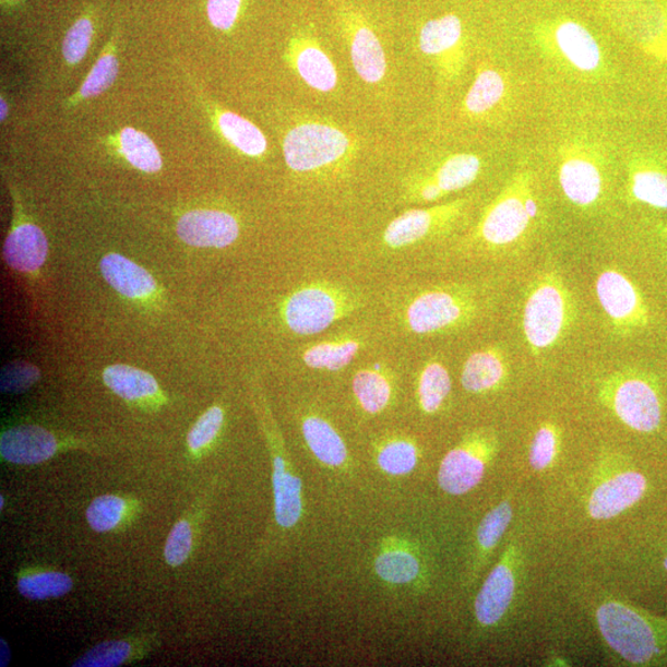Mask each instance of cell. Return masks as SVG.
I'll use <instances>...</instances> for the list:
<instances>
[{
    "mask_svg": "<svg viewBox=\"0 0 667 667\" xmlns=\"http://www.w3.org/2000/svg\"><path fill=\"white\" fill-rule=\"evenodd\" d=\"M103 381L117 396L126 401L152 398L158 393V384L152 373L129 365H111L103 372Z\"/></svg>",
    "mask_w": 667,
    "mask_h": 667,
    "instance_id": "cell-25",
    "label": "cell"
},
{
    "mask_svg": "<svg viewBox=\"0 0 667 667\" xmlns=\"http://www.w3.org/2000/svg\"><path fill=\"white\" fill-rule=\"evenodd\" d=\"M293 61L299 78L307 86L329 93L337 86V71L334 62L315 40H296L293 44Z\"/></svg>",
    "mask_w": 667,
    "mask_h": 667,
    "instance_id": "cell-20",
    "label": "cell"
},
{
    "mask_svg": "<svg viewBox=\"0 0 667 667\" xmlns=\"http://www.w3.org/2000/svg\"><path fill=\"white\" fill-rule=\"evenodd\" d=\"M93 36V25L88 19L83 17L74 24L64 37L62 52L69 63H79L88 51Z\"/></svg>",
    "mask_w": 667,
    "mask_h": 667,
    "instance_id": "cell-44",
    "label": "cell"
},
{
    "mask_svg": "<svg viewBox=\"0 0 667 667\" xmlns=\"http://www.w3.org/2000/svg\"><path fill=\"white\" fill-rule=\"evenodd\" d=\"M72 587V579L63 572H39L17 581L21 595L32 600L58 598L68 595Z\"/></svg>",
    "mask_w": 667,
    "mask_h": 667,
    "instance_id": "cell-35",
    "label": "cell"
},
{
    "mask_svg": "<svg viewBox=\"0 0 667 667\" xmlns=\"http://www.w3.org/2000/svg\"><path fill=\"white\" fill-rule=\"evenodd\" d=\"M514 589L515 580L511 567L505 562L498 563L476 598L477 621L486 627L500 622L512 604Z\"/></svg>",
    "mask_w": 667,
    "mask_h": 667,
    "instance_id": "cell-18",
    "label": "cell"
},
{
    "mask_svg": "<svg viewBox=\"0 0 667 667\" xmlns=\"http://www.w3.org/2000/svg\"><path fill=\"white\" fill-rule=\"evenodd\" d=\"M600 394L619 420L639 433L659 429L663 416L657 381L650 372L627 368L604 380Z\"/></svg>",
    "mask_w": 667,
    "mask_h": 667,
    "instance_id": "cell-4",
    "label": "cell"
},
{
    "mask_svg": "<svg viewBox=\"0 0 667 667\" xmlns=\"http://www.w3.org/2000/svg\"><path fill=\"white\" fill-rule=\"evenodd\" d=\"M120 148L128 162L138 170L155 174L162 170L163 159L158 150L144 133L127 128L120 134Z\"/></svg>",
    "mask_w": 667,
    "mask_h": 667,
    "instance_id": "cell-34",
    "label": "cell"
},
{
    "mask_svg": "<svg viewBox=\"0 0 667 667\" xmlns=\"http://www.w3.org/2000/svg\"><path fill=\"white\" fill-rule=\"evenodd\" d=\"M481 166L480 157L474 154H456L448 157L426 181L437 186L444 196L472 186L480 175Z\"/></svg>",
    "mask_w": 667,
    "mask_h": 667,
    "instance_id": "cell-27",
    "label": "cell"
},
{
    "mask_svg": "<svg viewBox=\"0 0 667 667\" xmlns=\"http://www.w3.org/2000/svg\"><path fill=\"white\" fill-rule=\"evenodd\" d=\"M629 195L657 210H667V174L653 167H633L629 174Z\"/></svg>",
    "mask_w": 667,
    "mask_h": 667,
    "instance_id": "cell-32",
    "label": "cell"
},
{
    "mask_svg": "<svg viewBox=\"0 0 667 667\" xmlns=\"http://www.w3.org/2000/svg\"><path fill=\"white\" fill-rule=\"evenodd\" d=\"M352 152V140L344 130L307 121L288 131L284 141L287 166L295 172H314L340 163Z\"/></svg>",
    "mask_w": 667,
    "mask_h": 667,
    "instance_id": "cell-6",
    "label": "cell"
},
{
    "mask_svg": "<svg viewBox=\"0 0 667 667\" xmlns=\"http://www.w3.org/2000/svg\"><path fill=\"white\" fill-rule=\"evenodd\" d=\"M119 64L115 55L102 56L80 91L82 98L99 96L115 83Z\"/></svg>",
    "mask_w": 667,
    "mask_h": 667,
    "instance_id": "cell-42",
    "label": "cell"
},
{
    "mask_svg": "<svg viewBox=\"0 0 667 667\" xmlns=\"http://www.w3.org/2000/svg\"><path fill=\"white\" fill-rule=\"evenodd\" d=\"M513 516L510 503H501L488 513L478 528L477 540L484 550H491L501 540Z\"/></svg>",
    "mask_w": 667,
    "mask_h": 667,
    "instance_id": "cell-39",
    "label": "cell"
},
{
    "mask_svg": "<svg viewBox=\"0 0 667 667\" xmlns=\"http://www.w3.org/2000/svg\"><path fill=\"white\" fill-rule=\"evenodd\" d=\"M419 450L409 439L396 438L386 441L378 455L383 473L392 476L408 475L418 464Z\"/></svg>",
    "mask_w": 667,
    "mask_h": 667,
    "instance_id": "cell-36",
    "label": "cell"
},
{
    "mask_svg": "<svg viewBox=\"0 0 667 667\" xmlns=\"http://www.w3.org/2000/svg\"><path fill=\"white\" fill-rule=\"evenodd\" d=\"M664 565H665V568L667 570V559L665 560Z\"/></svg>",
    "mask_w": 667,
    "mask_h": 667,
    "instance_id": "cell-51",
    "label": "cell"
},
{
    "mask_svg": "<svg viewBox=\"0 0 667 667\" xmlns=\"http://www.w3.org/2000/svg\"><path fill=\"white\" fill-rule=\"evenodd\" d=\"M0 507H2V509L4 507V497L3 496L0 497Z\"/></svg>",
    "mask_w": 667,
    "mask_h": 667,
    "instance_id": "cell-49",
    "label": "cell"
},
{
    "mask_svg": "<svg viewBox=\"0 0 667 667\" xmlns=\"http://www.w3.org/2000/svg\"><path fill=\"white\" fill-rule=\"evenodd\" d=\"M464 27L455 14H446L429 21L421 27L419 49L422 53L443 59L462 46Z\"/></svg>",
    "mask_w": 667,
    "mask_h": 667,
    "instance_id": "cell-24",
    "label": "cell"
},
{
    "mask_svg": "<svg viewBox=\"0 0 667 667\" xmlns=\"http://www.w3.org/2000/svg\"><path fill=\"white\" fill-rule=\"evenodd\" d=\"M451 392V378L446 366L439 360H430L421 369L418 379V401L420 409L427 415H434Z\"/></svg>",
    "mask_w": 667,
    "mask_h": 667,
    "instance_id": "cell-30",
    "label": "cell"
},
{
    "mask_svg": "<svg viewBox=\"0 0 667 667\" xmlns=\"http://www.w3.org/2000/svg\"><path fill=\"white\" fill-rule=\"evenodd\" d=\"M40 370L32 362L13 361L0 373V389L4 393H23L40 380Z\"/></svg>",
    "mask_w": 667,
    "mask_h": 667,
    "instance_id": "cell-41",
    "label": "cell"
},
{
    "mask_svg": "<svg viewBox=\"0 0 667 667\" xmlns=\"http://www.w3.org/2000/svg\"><path fill=\"white\" fill-rule=\"evenodd\" d=\"M272 485L277 524L285 529L296 527L303 513L302 481L284 453H275Z\"/></svg>",
    "mask_w": 667,
    "mask_h": 667,
    "instance_id": "cell-17",
    "label": "cell"
},
{
    "mask_svg": "<svg viewBox=\"0 0 667 667\" xmlns=\"http://www.w3.org/2000/svg\"><path fill=\"white\" fill-rule=\"evenodd\" d=\"M349 41L353 65L360 79L370 84L381 82L386 76L388 60L379 37L360 24L350 32Z\"/></svg>",
    "mask_w": 667,
    "mask_h": 667,
    "instance_id": "cell-22",
    "label": "cell"
},
{
    "mask_svg": "<svg viewBox=\"0 0 667 667\" xmlns=\"http://www.w3.org/2000/svg\"><path fill=\"white\" fill-rule=\"evenodd\" d=\"M538 214L533 175L521 171L487 206L477 225L476 238L492 249L512 247L529 231Z\"/></svg>",
    "mask_w": 667,
    "mask_h": 667,
    "instance_id": "cell-2",
    "label": "cell"
},
{
    "mask_svg": "<svg viewBox=\"0 0 667 667\" xmlns=\"http://www.w3.org/2000/svg\"><path fill=\"white\" fill-rule=\"evenodd\" d=\"M510 364L502 347L491 345L467 357L462 371L463 388L475 394L500 389L509 379Z\"/></svg>",
    "mask_w": 667,
    "mask_h": 667,
    "instance_id": "cell-16",
    "label": "cell"
},
{
    "mask_svg": "<svg viewBox=\"0 0 667 667\" xmlns=\"http://www.w3.org/2000/svg\"><path fill=\"white\" fill-rule=\"evenodd\" d=\"M539 37L579 72H595L603 63V51L594 34L572 19H557L543 25Z\"/></svg>",
    "mask_w": 667,
    "mask_h": 667,
    "instance_id": "cell-11",
    "label": "cell"
},
{
    "mask_svg": "<svg viewBox=\"0 0 667 667\" xmlns=\"http://www.w3.org/2000/svg\"><path fill=\"white\" fill-rule=\"evenodd\" d=\"M58 451L55 436L37 426L8 429L0 438V454L8 463L37 465L47 462Z\"/></svg>",
    "mask_w": 667,
    "mask_h": 667,
    "instance_id": "cell-15",
    "label": "cell"
},
{
    "mask_svg": "<svg viewBox=\"0 0 667 667\" xmlns=\"http://www.w3.org/2000/svg\"><path fill=\"white\" fill-rule=\"evenodd\" d=\"M0 108H2V110H0V119H2V121L7 118L8 115V106H7V102L4 99H2V102H0Z\"/></svg>",
    "mask_w": 667,
    "mask_h": 667,
    "instance_id": "cell-48",
    "label": "cell"
},
{
    "mask_svg": "<svg viewBox=\"0 0 667 667\" xmlns=\"http://www.w3.org/2000/svg\"><path fill=\"white\" fill-rule=\"evenodd\" d=\"M576 317L575 298L559 272H541L531 282L523 307V334L531 353L538 356L557 346Z\"/></svg>",
    "mask_w": 667,
    "mask_h": 667,
    "instance_id": "cell-1",
    "label": "cell"
},
{
    "mask_svg": "<svg viewBox=\"0 0 667 667\" xmlns=\"http://www.w3.org/2000/svg\"><path fill=\"white\" fill-rule=\"evenodd\" d=\"M0 647H2V659H0V666L4 667L8 666L9 662H11V650H9V646L7 644V642L3 641L0 642Z\"/></svg>",
    "mask_w": 667,
    "mask_h": 667,
    "instance_id": "cell-47",
    "label": "cell"
},
{
    "mask_svg": "<svg viewBox=\"0 0 667 667\" xmlns=\"http://www.w3.org/2000/svg\"><path fill=\"white\" fill-rule=\"evenodd\" d=\"M302 433L309 450L322 464L342 467L347 462V449L335 428L318 416L305 418Z\"/></svg>",
    "mask_w": 667,
    "mask_h": 667,
    "instance_id": "cell-23",
    "label": "cell"
},
{
    "mask_svg": "<svg viewBox=\"0 0 667 667\" xmlns=\"http://www.w3.org/2000/svg\"><path fill=\"white\" fill-rule=\"evenodd\" d=\"M663 233H664V235H665V237H666V239H667V229H666V230H663Z\"/></svg>",
    "mask_w": 667,
    "mask_h": 667,
    "instance_id": "cell-50",
    "label": "cell"
},
{
    "mask_svg": "<svg viewBox=\"0 0 667 667\" xmlns=\"http://www.w3.org/2000/svg\"><path fill=\"white\" fill-rule=\"evenodd\" d=\"M505 93L507 82L502 73L493 69H481L466 94L464 109L469 116H484L500 105Z\"/></svg>",
    "mask_w": 667,
    "mask_h": 667,
    "instance_id": "cell-28",
    "label": "cell"
},
{
    "mask_svg": "<svg viewBox=\"0 0 667 667\" xmlns=\"http://www.w3.org/2000/svg\"><path fill=\"white\" fill-rule=\"evenodd\" d=\"M103 277L108 284L131 299H145L153 296L156 290V282L146 270L140 267L135 262L119 255L109 253L100 261Z\"/></svg>",
    "mask_w": 667,
    "mask_h": 667,
    "instance_id": "cell-21",
    "label": "cell"
},
{
    "mask_svg": "<svg viewBox=\"0 0 667 667\" xmlns=\"http://www.w3.org/2000/svg\"><path fill=\"white\" fill-rule=\"evenodd\" d=\"M466 201L458 200L427 210H412L403 213L390 223L388 229L384 230L383 240L393 249L413 246L454 223L463 213Z\"/></svg>",
    "mask_w": 667,
    "mask_h": 667,
    "instance_id": "cell-12",
    "label": "cell"
},
{
    "mask_svg": "<svg viewBox=\"0 0 667 667\" xmlns=\"http://www.w3.org/2000/svg\"><path fill=\"white\" fill-rule=\"evenodd\" d=\"M558 177L563 194L580 209L595 205L604 193L603 167L585 146L570 144L561 147Z\"/></svg>",
    "mask_w": 667,
    "mask_h": 667,
    "instance_id": "cell-9",
    "label": "cell"
},
{
    "mask_svg": "<svg viewBox=\"0 0 667 667\" xmlns=\"http://www.w3.org/2000/svg\"><path fill=\"white\" fill-rule=\"evenodd\" d=\"M374 569L378 576L388 584L406 585L418 577L420 563L410 550L392 547L380 553Z\"/></svg>",
    "mask_w": 667,
    "mask_h": 667,
    "instance_id": "cell-33",
    "label": "cell"
},
{
    "mask_svg": "<svg viewBox=\"0 0 667 667\" xmlns=\"http://www.w3.org/2000/svg\"><path fill=\"white\" fill-rule=\"evenodd\" d=\"M192 529L187 521L178 522L168 535L165 545V559L174 568L182 565L192 550Z\"/></svg>",
    "mask_w": 667,
    "mask_h": 667,
    "instance_id": "cell-45",
    "label": "cell"
},
{
    "mask_svg": "<svg viewBox=\"0 0 667 667\" xmlns=\"http://www.w3.org/2000/svg\"><path fill=\"white\" fill-rule=\"evenodd\" d=\"M597 624L608 645L628 663L646 665L663 654L667 638L662 624L632 607L607 603L597 610Z\"/></svg>",
    "mask_w": 667,
    "mask_h": 667,
    "instance_id": "cell-3",
    "label": "cell"
},
{
    "mask_svg": "<svg viewBox=\"0 0 667 667\" xmlns=\"http://www.w3.org/2000/svg\"><path fill=\"white\" fill-rule=\"evenodd\" d=\"M131 654V646L123 641H112L94 646L87 654L73 663L76 667H116L124 664Z\"/></svg>",
    "mask_w": 667,
    "mask_h": 667,
    "instance_id": "cell-38",
    "label": "cell"
},
{
    "mask_svg": "<svg viewBox=\"0 0 667 667\" xmlns=\"http://www.w3.org/2000/svg\"><path fill=\"white\" fill-rule=\"evenodd\" d=\"M361 349V342L353 336L336 337L309 346L303 361L313 370L341 371L349 366Z\"/></svg>",
    "mask_w": 667,
    "mask_h": 667,
    "instance_id": "cell-26",
    "label": "cell"
},
{
    "mask_svg": "<svg viewBox=\"0 0 667 667\" xmlns=\"http://www.w3.org/2000/svg\"><path fill=\"white\" fill-rule=\"evenodd\" d=\"M242 0H209V16L217 29L230 31L240 13Z\"/></svg>",
    "mask_w": 667,
    "mask_h": 667,
    "instance_id": "cell-46",
    "label": "cell"
},
{
    "mask_svg": "<svg viewBox=\"0 0 667 667\" xmlns=\"http://www.w3.org/2000/svg\"><path fill=\"white\" fill-rule=\"evenodd\" d=\"M596 296L615 333L627 335L646 327L650 308L641 290L622 271L607 269L596 281Z\"/></svg>",
    "mask_w": 667,
    "mask_h": 667,
    "instance_id": "cell-8",
    "label": "cell"
},
{
    "mask_svg": "<svg viewBox=\"0 0 667 667\" xmlns=\"http://www.w3.org/2000/svg\"><path fill=\"white\" fill-rule=\"evenodd\" d=\"M355 299L342 288L313 284L300 287L282 308V317L290 332L308 336L323 333L352 313Z\"/></svg>",
    "mask_w": 667,
    "mask_h": 667,
    "instance_id": "cell-5",
    "label": "cell"
},
{
    "mask_svg": "<svg viewBox=\"0 0 667 667\" xmlns=\"http://www.w3.org/2000/svg\"><path fill=\"white\" fill-rule=\"evenodd\" d=\"M645 491L644 475L635 472L617 475L599 485L592 493L588 503L589 514L592 519L598 521L615 519L641 501Z\"/></svg>",
    "mask_w": 667,
    "mask_h": 667,
    "instance_id": "cell-14",
    "label": "cell"
},
{
    "mask_svg": "<svg viewBox=\"0 0 667 667\" xmlns=\"http://www.w3.org/2000/svg\"><path fill=\"white\" fill-rule=\"evenodd\" d=\"M353 392L360 407L369 415H379L386 409L392 397L389 376L378 366L357 371L353 380Z\"/></svg>",
    "mask_w": 667,
    "mask_h": 667,
    "instance_id": "cell-29",
    "label": "cell"
},
{
    "mask_svg": "<svg viewBox=\"0 0 667 667\" xmlns=\"http://www.w3.org/2000/svg\"><path fill=\"white\" fill-rule=\"evenodd\" d=\"M477 312L474 296L465 289L431 288L413 298L406 312L409 331L439 334L472 321Z\"/></svg>",
    "mask_w": 667,
    "mask_h": 667,
    "instance_id": "cell-7",
    "label": "cell"
},
{
    "mask_svg": "<svg viewBox=\"0 0 667 667\" xmlns=\"http://www.w3.org/2000/svg\"><path fill=\"white\" fill-rule=\"evenodd\" d=\"M224 422V410L221 407H211L204 415L196 420L195 425L188 434V446L194 453L211 445L218 437Z\"/></svg>",
    "mask_w": 667,
    "mask_h": 667,
    "instance_id": "cell-43",
    "label": "cell"
},
{
    "mask_svg": "<svg viewBox=\"0 0 667 667\" xmlns=\"http://www.w3.org/2000/svg\"><path fill=\"white\" fill-rule=\"evenodd\" d=\"M491 436L475 433L449 451L439 468V485L449 495H465L481 483L486 463L495 449Z\"/></svg>",
    "mask_w": 667,
    "mask_h": 667,
    "instance_id": "cell-10",
    "label": "cell"
},
{
    "mask_svg": "<svg viewBox=\"0 0 667 667\" xmlns=\"http://www.w3.org/2000/svg\"><path fill=\"white\" fill-rule=\"evenodd\" d=\"M559 450V431L553 425H544L535 433L531 446V465L537 472L549 467Z\"/></svg>",
    "mask_w": 667,
    "mask_h": 667,
    "instance_id": "cell-40",
    "label": "cell"
},
{
    "mask_svg": "<svg viewBox=\"0 0 667 667\" xmlns=\"http://www.w3.org/2000/svg\"><path fill=\"white\" fill-rule=\"evenodd\" d=\"M222 134L239 152L252 157L266 153L267 140L262 131L251 121L230 111H224L218 117Z\"/></svg>",
    "mask_w": 667,
    "mask_h": 667,
    "instance_id": "cell-31",
    "label": "cell"
},
{
    "mask_svg": "<svg viewBox=\"0 0 667 667\" xmlns=\"http://www.w3.org/2000/svg\"><path fill=\"white\" fill-rule=\"evenodd\" d=\"M178 237L195 248H227L239 237V224L222 211H192L177 224Z\"/></svg>",
    "mask_w": 667,
    "mask_h": 667,
    "instance_id": "cell-13",
    "label": "cell"
},
{
    "mask_svg": "<svg viewBox=\"0 0 667 667\" xmlns=\"http://www.w3.org/2000/svg\"><path fill=\"white\" fill-rule=\"evenodd\" d=\"M47 239L44 231L32 223L17 225L4 242L7 264L19 272L39 271L47 258Z\"/></svg>",
    "mask_w": 667,
    "mask_h": 667,
    "instance_id": "cell-19",
    "label": "cell"
},
{
    "mask_svg": "<svg viewBox=\"0 0 667 667\" xmlns=\"http://www.w3.org/2000/svg\"><path fill=\"white\" fill-rule=\"evenodd\" d=\"M126 502L118 496L97 497L86 512L88 524L97 533H107L117 527L123 520Z\"/></svg>",
    "mask_w": 667,
    "mask_h": 667,
    "instance_id": "cell-37",
    "label": "cell"
}]
</instances>
